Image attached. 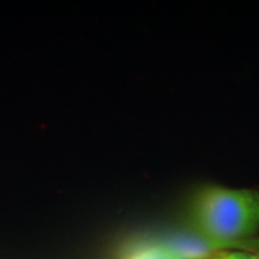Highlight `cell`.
<instances>
[{
	"instance_id": "1",
	"label": "cell",
	"mask_w": 259,
	"mask_h": 259,
	"mask_svg": "<svg viewBox=\"0 0 259 259\" xmlns=\"http://www.w3.org/2000/svg\"><path fill=\"white\" fill-rule=\"evenodd\" d=\"M190 218L199 235L228 247L259 231V190L204 186L194 193Z\"/></svg>"
},
{
	"instance_id": "2",
	"label": "cell",
	"mask_w": 259,
	"mask_h": 259,
	"mask_svg": "<svg viewBox=\"0 0 259 259\" xmlns=\"http://www.w3.org/2000/svg\"><path fill=\"white\" fill-rule=\"evenodd\" d=\"M122 259H176L162 245L139 247Z\"/></svg>"
},
{
	"instance_id": "3",
	"label": "cell",
	"mask_w": 259,
	"mask_h": 259,
	"mask_svg": "<svg viewBox=\"0 0 259 259\" xmlns=\"http://www.w3.org/2000/svg\"><path fill=\"white\" fill-rule=\"evenodd\" d=\"M208 259H258V257L252 252L220 250L212 253Z\"/></svg>"
},
{
	"instance_id": "4",
	"label": "cell",
	"mask_w": 259,
	"mask_h": 259,
	"mask_svg": "<svg viewBox=\"0 0 259 259\" xmlns=\"http://www.w3.org/2000/svg\"><path fill=\"white\" fill-rule=\"evenodd\" d=\"M254 253H255V255H257V257H258V259H259V247L257 248V251H255V252H254Z\"/></svg>"
}]
</instances>
